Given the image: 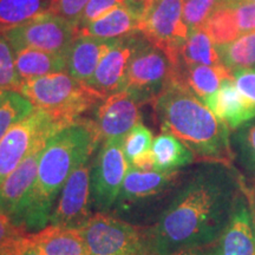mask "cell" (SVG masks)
Returning a JSON list of instances; mask_svg holds the SVG:
<instances>
[{"instance_id": "cell-34", "label": "cell", "mask_w": 255, "mask_h": 255, "mask_svg": "<svg viewBox=\"0 0 255 255\" xmlns=\"http://www.w3.org/2000/svg\"><path fill=\"white\" fill-rule=\"evenodd\" d=\"M233 79L240 94L246 98L255 114V69H240L232 72Z\"/></svg>"}, {"instance_id": "cell-39", "label": "cell", "mask_w": 255, "mask_h": 255, "mask_svg": "<svg viewBox=\"0 0 255 255\" xmlns=\"http://www.w3.org/2000/svg\"><path fill=\"white\" fill-rule=\"evenodd\" d=\"M170 255H215V245L205 247L188 248V250L178 251L176 253H173Z\"/></svg>"}, {"instance_id": "cell-7", "label": "cell", "mask_w": 255, "mask_h": 255, "mask_svg": "<svg viewBox=\"0 0 255 255\" xmlns=\"http://www.w3.org/2000/svg\"><path fill=\"white\" fill-rule=\"evenodd\" d=\"M184 0H148L141 19L139 33L161 49L171 64H177L189 30L183 21Z\"/></svg>"}, {"instance_id": "cell-6", "label": "cell", "mask_w": 255, "mask_h": 255, "mask_svg": "<svg viewBox=\"0 0 255 255\" xmlns=\"http://www.w3.org/2000/svg\"><path fill=\"white\" fill-rule=\"evenodd\" d=\"M174 72L168 56L143 37L129 62L123 91H129L142 104L152 103L173 82Z\"/></svg>"}, {"instance_id": "cell-18", "label": "cell", "mask_w": 255, "mask_h": 255, "mask_svg": "<svg viewBox=\"0 0 255 255\" xmlns=\"http://www.w3.org/2000/svg\"><path fill=\"white\" fill-rule=\"evenodd\" d=\"M119 39L78 36L66 52V72L78 81L88 83L98 64Z\"/></svg>"}, {"instance_id": "cell-25", "label": "cell", "mask_w": 255, "mask_h": 255, "mask_svg": "<svg viewBox=\"0 0 255 255\" xmlns=\"http://www.w3.org/2000/svg\"><path fill=\"white\" fill-rule=\"evenodd\" d=\"M222 64L214 41L203 28L190 31L180 51L175 68L194 65H219Z\"/></svg>"}, {"instance_id": "cell-24", "label": "cell", "mask_w": 255, "mask_h": 255, "mask_svg": "<svg viewBox=\"0 0 255 255\" xmlns=\"http://www.w3.org/2000/svg\"><path fill=\"white\" fill-rule=\"evenodd\" d=\"M151 151L154 155V170L158 171L177 170L190 164L195 156L180 139L168 132L156 137Z\"/></svg>"}, {"instance_id": "cell-35", "label": "cell", "mask_w": 255, "mask_h": 255, "mask_svg": "<svg viewBox=\"0 0 255 255\" xmlns=\"http://www.w3.org/2000/svg\"><path fill=\"white\" fill-rule=\"evenodd\" d=\"M90 0H56L52 13L78 26L79 20Z\"/></svg>"}, {"instance_id": "cell-27", "label": "cell", "mask_w": 255, "mask_h": 255, "mask_svg": "<svg viewBox=\"0 0 255 255\" xmlns=\"http://www.w3.org/2000/svg\"><path fill=\"white\" fill-rule=\"evenodd\" d=\"M220 60L229 71L255 66V31L247 32L231 43L216 46Z\"/></svg>"}, {"instance_id": "cell-42", "label": "cell", "mask_w": 255, "mask_h": 255, "mask_svg": "<svg viewBox=\"0 0 255 255\" xmlns=\"http://www.w3.org/2000/svg\"><path fill=\"white\" fill-rule=\"evenodd\" d=\"M130 1L135 2V4H138V5H143V6H145L146 1H148V0H130Z\"/></svg>"}, {"instance_id": "cell-30", "label": "cell", "mask_w": 255, "mask_h": 255, "mask_svg": "<svg viewBox=\"0 0 255 255\" xmlns=\"http://www.w3.org/2000/svg\"><path fill=\"white\" fill-rule=\"evenodd\" d=\"M152 142L154 139L151 131L142 123L136 124L127 133L123 139V151L129 167L150 154Z\"/></svg>"}, {"instance_id": "cell-14", "label": "cell", "mask_w": 255, "mask_h": 255, "mask_svg": "<svg viewBox=\"0 0 255 255\" xmlns=\"http://www.w3.org/2000/svg\"><path fill=\"white\" fill-rule=\"evenodd\" d=\"M142 38L141 33L120 38L116 45L103 57L94 76L85 84L103 97L123 91L129 62Z\"/></svg>"}, {"instance_id": "cell-8", "label": "cell", "mask_w": 255, "mask_h": 255, "mask_svg": "<svg viewBox=\"0 0 255 255\" xmlns=\"http://www.w3.org/2000/svg\"><path fill=\"white\" fill-rule=\"evenodd\" d=\"M78 229L89 255H146L145 237L122 220L97 213Z\"/></svg>"}, {"instance_id": "cell-43", "label": "cell", "mask_w": 255, "mask_h": 255, "mask_svg": "<svg viewBox=\"0 0 255 255\" xmlns=\"http://www.w3.org/2000/svg\"><path fill=\"white\" fill-rule=\"evenodd\" d=\"M5 91H6V90H4V89H1V88H0V97H1V96L5 94Z\"/></svg>"}, {"instance_id": "cell-4", "label": "cell", "mask_w": 255, "mask_h": 255, "mask_svg": "<svg viewBox=\"0 0 255 255\" xmlns=\"http://www.w3.org/2000/svg\"><path fill=\"white\" fill-rule=\"evenodd\" d=\"M18 92L25 96L34 108L58 115L75 122L79 115L100 104L101 94L68 72H57L21 82Z\"/></svg>"}, {"instance_id": "cell-21", "label": "cell", "mask_w": 255, "mask_h": 255, "mask_svg": "<svg viewBox=\"0 0 255 255\" xmlns=\"http://www.w3.org/2000/svg\"><path fill=\"white\" fill-rule=\"evenodd\" d=\"M40 255H89L78 228L49 226L31 235Z\"/></svg>"}, {"instance_id": "cell-40", "label": "cell", "mask_w": 255, "mask_h": 255, "mask_svg": "<svg viewBox=\"0 0 255 255\" xmlns=\"http://www.w3.org/2000/svg\"><path fill=\"white\" fill-rule=\"evenodd\" d=\"M250 184H245L244 182V191L246 194L248 202H250L252 213H253V218L255 222V181L251 180Z\"/></svg>"}, {"instance_id": "cell-16", "label": "cell", "mask_w": 255, "mask_h": 255, "mask_svg": "<svg viewBox=\"0 0 255 255\" xmlns=\"http://www.w3.org/2000/svg\"><path fill=\"white\" fill-rule=\"evenodd\" d=\"M145 6L128 1L102 15L97 20L78 28V36L117 39L139 33ZM77 36V37H78Z\"/></svg>"}, {"instance_id": "cell-9", "label": "cell", "mask_w": 255, "mask_h": 255, "mask_svg": "<svg viewBox=\"0 0 255 255\" xmlns=\"http://www.w3.org/2000/svg\"><path fill=\"white\" fill-rule=\"evenodd\" d=\"M2 34L14 52L34 49L52 53H66L78 36V28L59 15L46 13Z\"/></svg>"}, {"instance_id": "cell-2", "label": "cell", "mask_w": 255, "mask_h": 255, "mask_svg": "<svg viewBox=\"0 0 255 255\" xmlns=\"http://www.w3.org/2000/svg\"><path fill=\"white\" fill-rule=\"evenodd\" d=\"M101 141L94 121L81 119L47 141L40 152L36 184L24 216L25 231L39 232L46 227L64 183L79 165L89 161Z\"/></svg>"}, {"instance_id": "cell-38", "label": "cell", "mask_w": 255, "mask_h": 255, "mask_svg": "<svg viewBox=\"0 0 255 255\" xmlns=\"http://www.w3.org/2000/svg\"><path fill=\"white\" fill-rule=\"evenodd\" d=\"M21 235H25L23 228L15 226L7 216L0 214V246Z\"/></svg>"}, {"instance_id": "cell-17", "label": "cell", "mask_w": 255, "mask_h": 255, "mask_svg": "<svg viewBox=\"0 0 255 255\" xmlns=\"http://www.w3.org/2000/svg\"><path fill=\"white\" fill-rule=\"evenodd\" d=\"M178 177V171L139 170L129 167L124 178L120 195L117 197V208L129 209L130 206L157 196L173 184Z\"/></svg>"}, {"instance_id": "cell-20", "label": "cell", "mask_w": 255, "mask_h": 255, "mask_svg": "<svg viewBox=\"0 0 255 255\" xmlns=\"http://www.w3.org/2000/svg\"><path fill=\"white\" fill-rule=\"evenodd\" d=\"M232 77V72L223 64H219L175 68L173 81L184 85L203 103H206L218 92L222 82Z\"/></svg>"}, {"instance_id": "cell-1", "label": "cell", "mask_w": 255, "mask_h": 255, "mask_svg": "<svg viewBox=\"0 0 255 255\" xmlns=\"http://www.w3.org/2000/svg\"><path fill=\"white\" fill-rule=\"evenodd\" d=\"M244 182L229 164L207 162L196 169L146 233V255L215 245L244 193Z\"/></svg>"}, {"instance_id": "cell-13", "label": "cell", "mask_w": 255, "mask_h": 255, "mask_svg": "<svg viewBox=\"0 0 255 255\" xmlns=\"http://www.w3.org/2000/svg\"><path fill=\"white\" fill-rule=\"evenodd\" d=\"M142 103L129 91H119L105 97L95 111V124L101 139H123L136 124L141 123Z\"/></svg>"}, {"instance_id": "cell-31", "label": "cell", "mask_w": 255, "mask_h": 255, "mask_svg": "<svg viewBox=\"0 0 255 255\" xmlns=\"http://www.w3.org/2000/svg\"><path fill=\"white\" fill-rule=\"evenodd\" d=\"M21 79L14 65V51L4 34L0 33V88L18 91Z\"/></svg>"}, {"instance_id": "cell-10", "label": "cell", "mask_w": 255, "mask_h": 255, "mask_svg": "<svg viewBox=\"0 0 255 255\" xmlns=\"http://www.w3.org/2000/svg\"><path fill=\"white\" fill-rule=\"evenodd\" d=\"M123 139L104 141L91 165V196L101 213L116 203L129 169L123 151Z\"/></svg>"}, {"instance_id": "cell-23", "label": "cell", "mask_w": 255, "mask_h": 255, "mask_svg": "<svg viewBox=\"0 0 255 255\" xmlns=\"http://www.w3.org/2000/svg\"><path fill=\"white\" fill-rule=\"evenodd\" d=\"M56 0H0V33L52 13Z\"/></svg>"}, {"instance_id": "cell-19", "label": "cell", "mask_w": 255, "mask_h": 255, "mask_svg": "<svg viewBox=\"0 0 255 255\" xmlns=\"http://www.w3.org/2000/svg\"><path fill=\"white\" fill-rule=\"evenodd\" d=\"M205 104L231 130H235L250 120L255 119L254 111L238 90L233 77L225 79L218 92Z\"/></svg>"}, {"instance_id": "cell-37", "label": "cell", "mask_w": 255, "mask_h": 255, "mask_svg": "<svg viewBox=\"0 0 255 255\" xmlns=\"http://www.w3.org/2000/svg\"><path fill=\"white\" fill-rule=\"evenodd\" d=\"M7 255H40L36 245L32 241L31 235H21L6 244Z\"/></svg>"}, {"instance_id": "cell-26", "label": "cell", "mask_w": 255, "mask_h": 255, "mask_svg": "<svg viewBox=\"0 0 255 255\" xmlns=\"http://www.w3.org/2000/svg\"><path fill=\"white\" fill-rule=\"evenodd\" d=\"M203 28L216 46L231 43L241 36L231 0H219Z\"/></svg>"}, {"instance_id": "cell-41", "label": "cell", "mask_w": 255, "mask_h": 255, "mask_svg": "<svg viewBox=\"0 0 255 255\" xmlns=\"http://www.w3.org/2000/svg\"><path fill=\"white\" fill-rule=\"evenodd\" d=\"M7 244V242H6ZM6 244L0 246V255H7V247H6Z\"/></svg>"}, {"instance_id": "cell-15", "label": "cell", "mask_w": 255, "mask_h": 255, "mask_svg": "<svg viewBox=\"0 0 255 255\" xmlns=\"http://www.w3.org/2000/svg\"><path fill=\"white\" fill-rule=\"evenodd\" d=\"M215 255H255V222L245 191L215 244Z\"/></svg>"}, {"instance_id": "cell-12", "label": "cell", "mask_w": 255, "mask_h": 255, "mask_svg": "<svg viewBox=\"0 0 255 255\" xmlns=\"http://www.w3.org/2000/svg\"><path fill=\"white\" fill-rule=\"evenodd\" d=\"M40 152L41 150L28 155L0 184V214L7 216L20 228H23L25 213L33 194Z\"/></svg>"}, {"instance_id": "cell-33", "label": "cell", "mask_w": 255, "mask_h": 255, "mask_svg": "<svg viewBox=\"0 0 255 255\" xmlns=\"http://www.w3.org/2000/svg\"><path fill=\"white\" fill-rule=\"evenodd\" d=\"M126 1H128V0H90L84 12H83L77 28L97 20L102 15L108 13L117 6L124 4Z\"/></svg>"}, {"instance_id": "cell-5", "label": "cell", "mask_w": 255, "mask_h": 255, "mask_svg": "<svg viewBox=\"0 0 255 255\" xmlns=\"http://www.w3.org/2000/svg\"><path fill=\"white\" fill-rule=\"evenodd\" d=\"M73 122L50 111L36 109L0 139V184L32 152L43 150L47 141Z\"/></svg>"}, {"instance_id": "cell-3", "label": "cell", "mask_w": 255, "mask_h": 255, "mask_svg": "<svg viewBox=\"0 0 255 255\" xmlns=\"http://www.w3.org/2000/svg\"><path fill=\"white\" fill-rule=\"evenodd\" d=\"M152 104L162 131L180 139L197 157L232 165L231 129L184 85L173 81Z\"/></svg>"}, {"instance_id": "cell-32", "label": "cell", "mask_w": 255, "mask_h": 255, "mask_svg": "<svg viewBox=\"0 0 255 255\" xmlns=\"http://www.w3.org/2000/svg\"><path fill=\"white\" fill-rule=\"evenodd\" d=\"M218 1L219 0H184L183 21L189 32L203 26Z\"/></svg>"}, {"instance_id": "cell-28", "label": "cell", "mask_w": 255, "mask_h": 255, "mask_svg": "<svg viewBox=\"0 0 255 255\" xmlns=\"http://www.w3.org/2000/svg\"><path fill=\"white\" fill-rule=\"evenodd\" d=\"M231 143L234 159L247 176L255 181V119L237 128Z\"/></svg>"}, {"instance_id": "cell-44", "label": "cell", "mask_w": 255, "mask_h": 255, "mask_svg": "<svg viewBox=\"0 0 255 255\" xmlns=\"http://www.w3.org/2000/svg\"><path fill=\"white\" fill-rule=\"evenodd\" d=\"M233 1H242V0H233ZM247 1H254L255 2V0H247Z\"/></svg>"}, {"instance_id": "cell-29", "label": "cell", "mask_w": 255, "mask_h": 255, "mask_svg": "<svg viewBox=\"0 0 255 255\" xmlns=\"http://www.w3.org/2000/svg\"><path fill=\"white\" fill-rule=\"evenodd\" d=\"M36 109L20 92L6 90L0 97V139L15 124L26 119Z\"/></svg>"}, {"instance_id": "cell-36", "label": "cell", "mask_w": 255, "mask_h": 255, "mask_svg": "<svg viewBox=\"0 0 255 255\" xmlns=\"http://www.w3.org/2000/svg\"><path fill=\"white\" fill-rule=\"evenodd\" d=\"M235 18H237L238 26L240 28L241 34L247 32L255 31V2L242 0V1H233Z\"/></svg>"}, {"instance_id": "cell-22", "label": "cell", "mask_w": 255, "mask_h": 255, "mask_svg": "<svg viewBox=\"0 0 255 255\" xmlns=\"http://www.w3.org/2000/svg\"><path fill=\"white\" fill-rule=\"evenodd\" d=\"M14 65L21 82L57 72H66V53L24 49L14 52Z\"/></svg>"}, {"instance_id": "cell-11", "label": "cell", "mask_w": 255, "mask_h": 255, "mask_svg": "<svg viewBox=\"0 0 255 255\" xmlns=\"http://www.w3.org/2000/svg\"><path fill=\"white\" fill-rule=\"evenodd\" d=\"M85 162L70 175L52 210L50 222L64 228H79L90 218L91 170Z\"/></svg>"}]
</instances>
